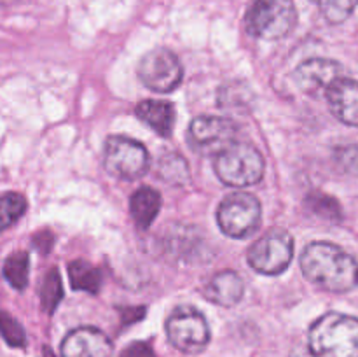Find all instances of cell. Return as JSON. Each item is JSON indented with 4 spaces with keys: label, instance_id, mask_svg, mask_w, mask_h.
<instances>
[{
    "label": "cell",
    "instance_id": "obj_4",
    "mask_svg": "<svg viewBox=\"0 0 358 357\" xmlns=\"http://www.w3.org/2000/svg\"><path fill=\"white\" fill-rule=\"evenodd\" d=\"M296 21L297 10L292 0H252L245 27L255 38L280 41L292 31Z\"/></svg>",
    "mask_w": 358,
    "mask_h": 357
},
{
    "label": "cell",
    "instance_id": "obj_9",
    "mask_svg": "<svg viewBox=\"0 0 358 357\" xmlns=\"http://www.w3.org/2000/svg\"><path fill=\"white\" fill-rule=\"evenodd\" d=\"M138 77L149 90L156 93H170L180 86L184 69L180 59L170 49L157 48L140 59Z\"/></svg>",
    "mask_w": 358,
    "mask_h": 357
},
{
    "label": "cell",
    "instance_id": "obj_12",
    "mask_svg": "<svg viewBox=\"0 0 358 357\" xmlns=\"http://www.w3.org/2000/svg\"><path fill=\"white\" fill-rule=\"evenodd\" d=\"M112 352L108 336L96 328L73 329L62 343V357H112Z\"/></svg>",
    "mask_w": 358,
    "mask_h": 357
},
{
    "label": "cell",
    "instance_id": "obj_18",
    "mask_svg": "<svg viewBox=\"0 0 358 357\" xmlns=\"http://www.w3.org/2000/svg\"><path fill=\"white\" fill-rule=\"evenodd\" d=\"M157 174H159L161 181L168 182V184L184 186L189 181L187 161L177 153L164 154L157 164Z\"/></svg>",
    "mask_w": 358,
    "mask_h": 357
},
{
    "label": "cell",
    "instance_id": "obj_13",
    "mask_svg": "<svg viewBox=\"0 0 358 357\" xmlns=\"http://www.w3.org/2000/svg\"><path fill=\"white\" fill-rule=\"evenodd\" d=\"M336 119L348 126H358V83L339 77L325 93Z\"/></svg>",
    "mask_w": 358,
    "mask_h": 357
},
{
    "label": "cell",
    "instance_id": "obj_20",
    "mask_svg": "<svg viewBox=\"0 0 358 357\" xmlns=\"http://www.w3.org/2000/svg\"><path fill=\"white\" fill-rule=\"evenodd\" d=\"M27 212V200L20 192H6L0 196V231L13 226Z\"/></svg>",
    "mask_w": 358,
    "mask_h": 357
},
{
    "label": "cell",
    "instance_id": "obj_15",
    "mask_svg": "<svg viewBox=\"0 0 358 357\" xmlns=\"http://www.w3.org/2000/svg\"><path fill=\"white\" fill-rule=\"evenodd\" d=\"M135 114L157 135L170 136L175 126V108L166 100H143L135 107Z\"/></svg>",
    "mask_w": 358,
    "mask_h": 357
},
{
    "label": "cell",
    "instance_id": "obj_23",
    "mask_svg": "<svg viewBox=\"0 0 358 357\" xmlns=\"http://www.w3.org/2000/svg\"><path fill=\"white\" fill-rule=\"evenodd\" d=\"M318 4L325 20L332 24H339L352 16L358 0H318Z\"/></svg>",
    "mask_w": 358,
    "mask_h": 357
},
{
    "label": "cell",
    "instance_id": "obj_16",
    "mask_svg": "<svg viewBox=\"0 0 358 357\" xmlns=\"http://www.w3.org/2000/svg\"><path fill=\"white\" fill-rule=\"evenodd\" d=\"M161 210V195L152 188H143L136 189L133 192L131 200H129V212H131L135 226L138 230H147L154 219L157 217Z\"/></svg>",
    "mask_w": 358,
    "mask_h": 357
},
{
    "label": "cell",
    "instance_id": "obj_28",
    "mask_svg": "<svg viewBox=\"0 0 358 357\" xmlns=\"http://www.w3.org/2000/svg\"><path fill=\"white\" fill-rule=\"evenodd\" d=\"M290 357H317V356H315V354L311 352L308 346H299V349L294 350L292 356H290Z\"/></svg>",
    "mask_w": 358,
    "mask_h": 357
},
{
    "label": "cell",
    "instance_id": "obj_2",
    "mask_svg": "<svg viewBox=\"0 0 358 357\" xmlns=\"http://www.w3.org/2000/svg\"><path fill=\"white\" fill-rule=\"evenodd\" d=\"M308 349L317 357H358V318L329 312L313 322Z\"/></svg>",
    "mask_w": 358,
    "mask_h": 357
},
{
    "label": "cell",
    "instance_id": "obj_14",
    "mask_svg": "<svg viewBox=\"0 0 358 357\" xmlns=\"http://www.w3.org/2000/svg\"><path fill=\"white\" fill-rule=\"evenodd\" d=\"M245 294L243 279L236 272L224 270L217 273L203 289V296L219 307H234L241 301Z\"/></svg>",
    "mask_w": 358,
    "mask_h": 357
},
{
    "label": "cell",
    "instance_id": "obj_17",
    "mask_svg": "<svg viewBox=\"0 0 358 357\" xmlns=\"http://www.w3.org/2000/svg\"><path fill=\"white\" fill-rule=\"evenodd\" d=\"M70 286L76 290H86L90 294H98L103 282V275L98 268L86 261H73L69 265Z\"/></svg>",
    "mask_w": 358,
    "mask_h": 357
},
{
    "label": "cell",
    "instance_id": "obj_1",
    "mask_svg": "<svg viewBox=\"0 0 358 357\" xmlns=\"http://www.w3.org/2000/svg\"><path fill=\"white\" fill-rule=\"evenodd\" d=\"M301 270L311 284L331 293H348L358 286V262L331 241H313L301 255Z\"/></svg>",
    "mask_w": 358,
    "mask_h": 357
},
{
    "label": "cell",
    "instance_id": "obj_10",
    "mask_svg": "<svg viewBox=\"0 0 358 357\" xmlns=\"http://www.w3.org/2000/svg\"><path fill=\"white\" fill-rule=\"evenodd\" d=\"M238 126L231 119L219 115H198L187 130L189 146L198 153H220L236 140Z\"/></svg>",
    "mask_w": 358,
    "mask_h": 357
},
{
    "label": "cell",
    "instance_id": "obj_7",
    "mask_svg": "<svg viewBox=\"0 0 358 357\" xmlns=\"http://www.w3.org/2000/svg\"><path fill=\"white\" fill-rule=\"evenodd\" d=\"M105 170L121 181H135L147 174L150 164L145 146L128 136H108L103 153Z\"/></svg>",
    "mask_w": 358,
    "mask_h": 357
},
{
    "label": "cell",
    "instance_id": "obj_6",
    "mask_svg": "<svg viewBox=\"0 0 358 357\" xmlns=\"http://www.w3.org/2000/svg\"><path fill=\"white\" fill-rule=\"evenodd\" d=\"M294 258V238L282 227H273L248 248V265L262 275H280Z\"/></svg>",
    "mask_w": 358,
    "mask_h": 357
},
{
    "label": "cell",
    "instance_id": "obj_5",
    "mask_svg": "<svg viewBox=\"0 0 358 357\" xmlns=\"http://www.w3.org/2000/svg\"><path fill=\"white\" fill-rule=\"evenodd\" d=\"M262 206L257 196L250 192H231L217 209V223L224 234L243 240L261 226Z\"/></svg>",
    "mask_w": 358,
    "mask_h": 357
},
{
    "label": "cell",
    "instance_id": "obj_3",
    "mask_svg": "<svg viewBox=\"0 0 358 357\" xmlns=\"http://www.w3.org/2000/svg\"><path fill=\"white\" fill-rule=\"evenodd\" d=\"M213 170L226 186L247 188L257 184L264 175V158L252 144L234 140L215 154Z\"/></svg>",
    "mask_w": 358,
    "mask_h": 357
},
{
    "label": "cell",
    "instance_id": "obj_25",
    "mask_svg": "<svg viewBox=\"0 0 358 357\" xmlns=\"http://www.w3.org/2000/svg\"><path fill=\"white\" fill-rule=\"evenodd\" d=\"M334 163L343 174L358 177V146H339L334 149Z\"/></svg>",
    "mask_w": 358,
    "mask_h": 357
},
{
    "label": "cell",
    "instance_id": "obj_24",
    "mask_svg": "<svg viewBox=\"0 0 358 357\" xmlns=\"http://www.w3.org/2000/svg\"><path fill=\"white\" fill-rule=\"evenodd\" d=\"M0 335L10 346H24L27 343L24 329L13 315L6 314V312H0Z\"/></svg>",
    "mask_w": 358,
    "mask_h": 357
},
{
    "label": "cell",
    "instance_id": "obj_27",
    "mask_svg": "<svg viewBox=\"0 0 358 357\" xmlns=\"http://www.w3.org/2000/svg\"><path fill=\"white\" fill-rule=\"evenodd\" d=\"M35 244H37V247L41 248L42 252H48L49 247L52 245V237L51 233H37V237H35Z\"/></svg>",
    "mask_w": 358,
    "mask_h": 357
},
{
    "label": "cell",
    "instance_id": "obj_19",
    "mask_svg": "<svg viewBox=\"0 0 358 357\" xmlns=\"http://www.w3.org/2000/svg\"><path fill=\"white\" fill-rule=\"evenodd\" d=\"M28 272H30L28 252H14L3 262V276L17 290H23L28 286Z\"/></svg>",
    "mask_w": 358,
    "mask_h": 357
},
{
    "label": "cell",
    "instance_id": "obj_21",
    "mask_svg": "<svg viewBox=\"0 0 358 357\" xmlns=\"http://www.w3.org/2000/svg\"><path fill=\"white\" fill-rule=\"evenodd\" d=\"M306 206L315 216L332 220V223H338L343 217L341 205L332 196L324 195V192H311L306 198Z\"/></svg>",
    "mask_w": 358,
    "mask_h": 357
},
{
    "label": "cell",
    "instance_id": "obj_11",
    "mask_svg": "<svg viewBox=\"0 0 358 357\" xmlns=\"http://www.w3.org/2000/svg\"><path fill=\"white\" fill-rule=\"evenodd\" d=\"M341 72L343 66L334 59L310 58L297 66L294 79L301 91L310 97H320L327 93L332 83L341 77Z\"/></svg>",
    "mask_w": 358,
    "mask_h": 357
},
{
    "label": "cell",
    "instance_id": "obj_22",
    "mask_svg": "<svg viewBox=\"0 0 358 357\" xmlns=\"http://www.w3.org/2000/svg\"><path fill=\"white\" fill-rule=\"evenodd\" d=\"M63 298V284L62 276H59V272L56 268L49 270L48 275H45L44 284H42L41 289V301L42 308H44L48 314H52L55 308L58 307V303Z\"/></svg>",
    "mask_w": 358,
    "mask_h": 357
},
{
    "label": "cell",
    "instance_id": "obj_8",
    "mask_svg": "<svg viewBox=\"0 0 358 357\" xmlns=\"http://www.w3.org/2000/svg\"><path fill=\"white\" fill-rule=\"evenodd\" d=\"M166 335L171 345L184 354H199L208 346L210 328L205 315L191 307H180L168 317Z\"/></svg>",
    "mask_w": 358,
    "mask_h": 357
},
{
    "label": "cell",
    "instance_id": "obj_26",
    "mask_svg": "<svg viewBox=\"0 0 358 357\" xmlns=\"http://www.w3.org/2000/svg\"><path fill=\"white\" fill-rule=\"evenodd\" d=\"M121 357H154V352L147 343H133Z\"/></svg>",
    "mask_w": 358,
    "mask_h": 357
}]
</instances>
